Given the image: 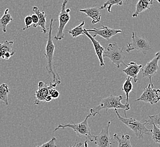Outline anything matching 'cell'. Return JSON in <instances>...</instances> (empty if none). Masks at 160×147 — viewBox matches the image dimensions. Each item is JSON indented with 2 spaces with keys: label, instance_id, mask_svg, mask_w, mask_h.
<instances>
[{
  "label": "cell",
  "instance_id": "obj_1",
  "mask_svg": "<svg viewBox=\"0 0 160 147\" xmlns=\"http://www.w3.org/2000/svg\"><path fill=\"white\" fill-rule=\"evenodd\" d=\"M123 99V97L122 95L114 96L110 95L108 97L102 98L99 104L95 107L91 108L90 111L92 116H96L97 114L100 115V111L102 110H106L108 113V109H122L124 110V114L127 117L126 111L130 109V107L128 105L123 104L121 101Z\"/></svg>",
  "mask_w": 160,
  "mask_h": 147
},
{
  "label": "cell",
  "instance_id": "obj_2",
  "mask_svg": "<svg viewBox=\"0 0 160 147\" xmlns=\"http://www.w3.org/2000/svg\"><path fill=\"white\" fill-rule=\"evenodd\" d=\"M53 19H51L49 27V31L47 38V43L46 47V52L44 54L45 57L47 59V65L46 66V70L49 75H52L53 82V83H61V80L59 74L55 72L53 68L52 61L53 59L54 52L55 49V45L53 43L52 39V26L53 23Z\"/></svg>",
  "mask_w": 160,
  "mask_h": 147
},
{
  "label": "cell",
  "instance_id": "obj_3",
  "mask_svg": "<svg viewBox=\"0 0 160 147\" xmlns=\"http://www.w3.org/2000/svg\"><path fill=\"white\" fill-rule=\"evenodd\" d=\"M115 111L119 120L131 129L138 139L143 138L144 134H149V132H152V130H149L146 127L147 125V121H138L132 117L124 118L120 116L117 109H115Z\"/></svg>",
  "mask_w": 160,
  "mask_h": 147
},
{
  "label": "cell",
  "instance_id": "obj_4",
  "mask_svg": "<svg viewBox=\"0 0 160 147\" xmlns=\"http://www.w3.org/2000/svg\"><path fill=\"white\" fill-rule=\"evenodd\" d=\"M91 116H92L91 113H90L86 116V118L82 122L79 123H75L73 122L72 123H68L67 125L60 124L56 127V128L54 130L53 132H55L59 129H65V128H71L76 132L77 136H80L81 138H86V140L88 141V140L90 141H94V135H92L91 134V130L88 122V118Z\"/></svg>",
  "mask_w": 160,
  "mask_h": 147
},
{
  "label": "cell",
  "instance_id": "obj_5",
  "mask_svg": "<svg viewBox=\"0 0 160 147\" xmlns=\"http://www.w3.org/2000/svg\"><path fill=\"white\" fill-rule=\"evenodd\" d=\"M123 47L120 48L116 43H111L108 45L107 50L103 53V57L109 58L118 69L120 68V64H122L126 66L127 64L124 62L126 56L123 52Z\"/></svg>",
  "mask_w": 160,
  "mask_h": 147
},
{
  "label": "cell",
  "instance_id": "obj_6",
  "mask_svg": "<svg viewBox=\"0 0 160 147\" xmlns=\"http://www.w3.org/2000/svg\"><path fill=\"white\" fill-rule=\"evenodd\" d=\"M127 52H131L132 50H136L142 52L144 55H146L148 50L151 49L147 39L145 37L140 36L135 32H132L131 42L127 44Z\"/></svg>",
  "mask_w": 160,
  "mask_h": 147
},
{
  "label": "cell",
  "instance_id": "obj_7",
  "mask_svg": "<svg viewBox=\"0 0 160 147\" xmlns=\"http://www.w3.org/2000/svg\"><path fill=\"white\" fill-rule=\"evenodd\" d=\"M68 2V0H64L62 3L61 11L59 14V27L58 29L57 33L54 36V39L58 41H61L64 38V28L71 19V9L69 8H66Z\"/></svg>",
  "mask_w": 160,
  "mask_h": 147
},
{
  "label": "cell",
  "instance_id": "obj_8",
  "mask_svg": "<svg viewBox=\"0 0 160 147\" xmlns=\"http://www.w3.org/2000/svg\"><path fill=\"white\" fill-rule=\"evenodd\" d=\"M160 59V50L155 55L153 58L151 59L150 61L148 62L147 64H145L144 68L142 69V74L143 78H148L151 84L153 86L152 83V77L157 73V70L159 68L158 66V61Z\"/></svg>",
  "mask_w": 160,
  "mask_h": 147
},
{
  "label": "cell",
  "instance_id": "obj_9",
  "mask_svg": "<svg viewBox=\"0 0 160 147\" xmlns=\"http://www.w3.org/2000/svg\"><path fill=\"white\" fill-rule=\"evenodd\" d=\"M160 100V95H158L157 89H154V86L150 83L144 89L141 96L136 99L135 101H144L145 102H149L151 105H153L157 103Z\"/></svg>",
  "mask_w": 160,
  "mask_h": 147
},
{
  "label": "cell",
  "instance_id": "obj_10",
  "mask_svg": "<svg viewBox=\"0 0 160 147\" xmlns=\"http://www.w3.org/2000/svg\"><path fill=\"white\" fill-rule=\"evenodd\" d=\"M58 83H50L49 85H47L44 82L40 81L38 83V89L35 92V100L34 104L39 105L44 101H46V98L47 96L49 95V91L51 88H56Z\"/></svg>",
  "mask_w": 160,
  "mask_h": 147
},
{
  "label": "cell",
  "instance_id": "obj_11",
  "mask_svg": "<svg viewBox=\"0 0 160 147\" xmlns=\"http://www.w3.org/2000/svg\"><path fill=\"white\" fill-rule=\"evenodd\" d=\"M111 121L108 122L106 127L102 129L98 135H94V141L97 145V147H110L112 144V139L109 134V128Z\"/></svg>",
  "mask_w": 160,
  "mask_h": 147
},
{
  "label": "cell",
  "instance_id": "obj_12",
  "mask_svg": "<svg viewBox=\"0 0 160 147\" xmlns=\"http://www.w3.org/2000/svg\"><path fill=\"white\" fill-rule=\"evenodd\" d=\"M101 26L102 28H94L93 29H89V30L86 29V30L88 32H92L94 33V35H92L94 37H96L97 35H99L108 41L110 40L112 37L116 35L117 34L122 32V31L120 30L112 29L111 28L108 27V26L102 25H101Z\"/></svg>",
  "mask_w": 160,
  "mask_h": 147
},
{
  "label": "cell",
  "instance_id": "obj_13",
  "mask_svg": "<svg viewBox=\"0 0 160 147\" xmlns=\"http://www.w3.org/2000/svg\"><path fill=\"white\" fill-rule=\"evenodd\" d=\"M84 34H85V35H86V36L91 40V41L92 43L94 48L95 50V52L98 58L100 66L102 68H105L106 66H105V62L103 59V58H104L103 57V53L105 52V48L103 46H102L101 44L99 43L98 41L96 40L94 37H93L92 35L89 34V32L86 31V28H84Z\"/></svg>",
  "mask_w": 160,
  "mask_h": 147
},
{
  "label": "cell",
  "instance_id": "obj_14",
  "mask_svg": "<svg viewBox=\"0 0 160 147\" xmlns=\"http://www.w3.org/2000/svg\"><path fill=\"white\" fill-rule=\"evenodd\" d=\"M142 64H137L135 62H131L128 65H127L126 68L123 69V72L126 74L127 77H131L134 82L136 83L138 80V75L142 71Z\"/></svg>",
  "mask_w": 160,
  "mask_h": 147
},
{
  "label": "cell",
  "instance_id": "obj_15",
  "mask_svg": "<svg viewBox=\"0 0 160 147\" xmlns=\"http://www.w3.org/2000/svg\"><path fill=\"white\" fill-rule=\"evenodd\" d=\"M79 12L85 13L86 14V17L92 18V23L93 25L98 23L101 21V12H100L99 8L97 7H92L83 9H79Z\"/></svg>",
  "mask_w": 160,
  "mask_h": 147
},
{
  "label": "cell",
  "instance_id": "obj_16",
  "mask_svg": "<svg viewBox=\"0 0 160 147\" xmlns=\"http://www.w3.org/2000/svg\"><path fill=\"white\" fill-rule=\"evenodd\" d=\"M32 11L34 12L35 14H36L38 17H39V22L37 25H33L34 28H37L38 27H40L42 31L44 34H46L47 31L49 30L48 28H47L46 27V23L47 15L46 12L44 11L41 12L40 10L37 6H34L32 7Z\"/></svg>",
  "mask_w": 160,
  "mask_h": 147
},
{
  "label": "cell",
  "instance_id": "obj_17",
  "mask_svg": "<svg viewBox=\"0 0 160 147\" xmlns=\"http://www.w3.org/2000/svg\"><path fill=\"white\" fill-rule=\"evenodd\" d=\"M153 3V0H139L136 6L135 12L132 14L133 18L137 17L140 13L146 10L151 9L150 6Z\"/></svg>",
  "mask_w": 160,
  "mask_h": 147
},
{
  "label": "cell",
  "instance_id": "obj_18",
  "mask_svg": "<svg viewBox=\"0 0 160 147\" xmlns=\"http://www.w3.org/2000/svg\"><path fill=\"white\" fill-rule=\"evenodd\" d=\"M114 138L118 142V147H133L130 141L131 137L128 134H123L121 136H119L117 134H115Z\"/></svg>",
  "mask_w": 160,
  "mask_h": 147
},
{
  "label": "cell",
  "instance_id": "obj_19",
  "mask_svg": "<svg viewBox=\"0 0 160 147\" xmlns=\"http://www.w3.org/2000/svg\"><path fill=\"white\" fill-rule=\"evenodd\" d=\"M14 42L12 41H9L6 40L4 43L0 44V56L1 57L6 52H10L12 55H14L16 51L13 48Z\"/></svg>",
  "mask_w": 160,
  "mask_h": 147
},
{
  "label": "cell",
  "instance_id": "obj_20",
  "mask_svg": "<svg viewBox=\"0 0 160 147\" xmlns=\"http://www.w3.org/2000/svg\"><path fill=\"white\" fill-rule=\"evenodd\" d=\"M12 16L10 14L9 9H6L4 12L3 16L1 17L0 19V25L3 32H6V27L9 24L11 21H12Z\"/></svg>",
  "mask_w": 160,
  "mask_h": 147
},
{
  "label": "cell",
  "instance_id": "obj_21",
  "mask_svg": "<svg viewBox=\"0 0 160 147\" xmlns=\"http://www.w3.org/2000/svg\"><path fill=\"white\" fill-rule=\"evenodd\" d=\"M132 78L127 77L124 83H123L122 90L125 92L126 95V104L128 105L129 104V93L132 91L133 85L132 83Z\"/></svg>",
  "mask_w": 160,
  "mask_h": 147
},
{
  "label": "cell",
  "instance_id": "obj_22",
  "mask_svg": "<svg viewBox=\"0 0 160 147\" xmlns=\"http://www.w3.org/2000/svg\"><path fill=\"white\" fill-rule=\"evenodd\" d=\"M10 93L9 86L6 84H2L0 86V100L6 105H9L8 95Z\"/></svg>",
  "mask_w": 160,
  "mask_h": 147
},
{
  "label": "cell",
  "instance_id": "obj_23",
  "mask_svg": "<svg viewBox=\"0 0 160 147\" xmlns=\"http://www.w3.org/2000/svg\"><path fill=\"white\" fill-rule=\"evenodd\" d=\"M124 1H127V0H107L105 3L99 7V9L100 10L105 9V8L107 7L108 12L111 13L112 6L115 5L121 6L123 5Z\"/></svg>",
  "mask_w": 160,
  "mask_h": 147
},
{
  "label": "cell",
  "instance_id": "obj_24",
  "mask_svg": "<svg viewBox=\"0 0 160 147\" xmlns=\"http://www.w3.org/2000/svg\"><path fill=\"white\" fill-rule=\"evenodd\" d=\"M84 25H85V21H83L78 26L72 28L71 30H68L67 31L71 34L72 36L74 38L77 37L81 35H85L84 28H83Z\"/></svg>",
  "mask_w": 160,
  "mask_h": 147
},
{
  "label": "cell",
  "instance_id": "obj_25",
  "mask_svg": "<svg viewBox=\"0 0 160 147\" xmlns=\"http://www.w3.org/2000/svg\"><path fill=\"white\" fill-rule=\"evenodd\" d=\"M152 139L156 143L160 144V128L157 127V125H153V129L152 130Z\"/></svg>",
  "mask_w": 160,
  "mask_h": 147
},
{
  "label": "cell",
  "instance_id": "obj_26",
  "mask_svg": "<svg viewBox=\"0 0 160 147\" xmlns=\"http://www.w3.org/2000/svg\"><path fill=\"white\" fill-rule=\"evenodd\" d=\"M149 120L147 121V125H158L160 126V113L153 116H149Z\"/></svg>",
  "mask_w": 160,
  "mask_h": 147
},
{
  "label": "cell",
  "instance_id": "obj_27",
  "mask_svg": "<svg viewBox=\"0 0 160 147\" xmlns=\"http://www.w3.org/2000/svg\"><path fill=\"white\" fill-rule=\"evenodd\" d=\"M33 23L32 19L31 16H26L25 18V26L22 28V31H25L31 27V25Z\"/></svg>",
  "mask_w": 160,
  "mask_h": 147
},
{
  "label": "cell",
  "instance_id": "obj_28",
  "mask_svg": "<svg viewBox=\"0 0 160 147\" xmlns=\"http://www.w3.org/2000/svg\"><path fill=\"white\" fill-rule=\"evenodd\" d=\"M56 141V138L55 137H53L49 141L44 143L40 146H37V147H57L55 144Z\"/></svg>",
  "mask_w": 160,
  "mask_h": 147
},
{
  "label": "cell",
  "instance_id": "obj_29",
  "mask_svg": "<svg viewBox=\"0 0 160 147\" xmlns=\"http://www.w3.org/2000/svg\"><path fill=\"white\" fill-rule=\"evenodd\" d=\"M32 19V21H33V24L34 25H37L39 22V17L38 16L35 14H32L31 15Z\"/></svg>",
  "mask_w": 160,
  "mask_h": 147
},
{
  "label": "cell",
  "instance_id": "obj_30",
  "mask_svg": "<svg viewBox=\"0 0 160 147\" xmlns=\"http://www.w3.org/2000/svg\"><path fill=\"white\" fill-rule=\"evenodd\" d=\"M12 56V55L10 53L6 52L1 57V58L5 59H9Z\"/></svg>",
  "mask_w": 160,
  "mask_h": 147
},
{
  "label": "cell",
  "instance_id": "obj_31",
  "mask_svg": "<svg viewBox=\"0 0 160 147\" xmlns=\"http://www.w3.org/2000/svg\"><path fill=\"white\" fill-rule=\"evenodd\" d=\"M59 96H60V93H59V91H57V90H56L55 92L53 93L51 95V96L53 98H58L59 97Z\"/></svg>",
  "mask_w": 160,
  "mask_h": 147
},
{
  "label": "cell",
  "instance_id": "obj_32",
  "mask_svg": "<svg viewBox=\"0 0 160 147\" xmlns=\"http://www.w3.org/2000/svg\"><path fill=\"white\" fill-rule=\"evenodd\" d=\"M82 145L83 144H82V143H77V141H75V143H74V145H71L69 147H81L82 146Z\"/></svg>",
  "mask_w": 160,
  "mask_h": 147
},
{
  "label": "cell",
  "instance_id": "obj_33",
  "mask_svg": "<svg viewBox=\"0 0 160 147\" xmlns=\"http://www.w3.org/2000/svg\"><path fill=\"white\" fill-rule=\"evenodd\" d=\"M52 97L51 96V95H49L48 96H47V97L46 98V101L47 102H50V101H51L52 100Z\"/></svg>",
  "mask_w": 160,
  "mask_h": 147
},
{
  "label": "cell",
  "instance_id": "obj_34",
  "mask_svg": "<svg viewBox=\"0 0 160 147\" xmlns=\"http://www.w3.org/2000/svg\"><path fill=\"white\" fill-rule=\"evenodd\" d=\"M84 147H88V140H86L85 143H84Z\"/></svg>",
  "mask_w": 160,
  "mask_h": 147
},
{
  "label": "cell",
  "instance_id": "obj_35",
  "mask_svg": "<svg viewBox=\"0 0 160 147\" xmlns=\"http://www.w3.org/2000/svg\"><path fill=\"white\" fill-rule=\"evenodd\" d=\"M157 92H158V95H160V89H157Z\"/></svg>",
  "mask_w": 160,
  "mask_h": 147
},
{
  "label": "cell",
  "instance_id": "obj_36",
  "mask_svg": "<svg viewBox=\"0 0 160 147\" xmlns=\"http://www.w3.org/2000/svg\"><path fill=\"white\" fill-rule=\"evenodd\" d=\"M156 1H157L158 2H159V3H160V0H156Z\"/></svg>",
  "mask_w": 160,
  "mask_h": 147
}]
</instances>
